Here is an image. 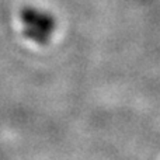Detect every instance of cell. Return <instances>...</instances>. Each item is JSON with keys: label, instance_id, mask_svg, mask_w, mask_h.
Masks as SVG:
<instances>
[]
</instances>
